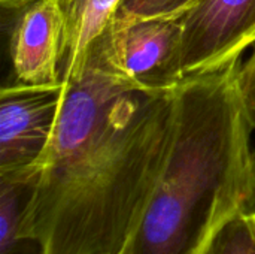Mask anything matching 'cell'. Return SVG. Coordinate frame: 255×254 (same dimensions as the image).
<instances>
[{
    "instance_id": "obj_8",
    "label": "cell",
    "mask_w": 255,
    "mask_h": 254,
    "mask_svg": "<svg viewBox=\"0 0 255 254\" xmlns=\"http://www.w3.org/2000/svg\"><path fill=\"white\" fill-rule=\"evenodd\" d=\"M123 0H60L64 18L61 82L79 75L94 40L106 30Z\"/></svg>"
},
{
    "instance_id": "obj_6",
    "label": "cell",
    "mask_w": 255,
    "mask_h": 254,
    "mask_svg": "<svg viewBox=\"0 0 255 254\" xmlns=\"http://www.w3.org/2000/svg\"><path fill=\"white\" fill-rule=\"evenodd\" d=\"M15 13L10 33L15 82L33 87L60 85L64 27L60 0H34Z\"/></svg>"
},
{
    "instance_id": "obj_5",
    "label": "cell",
    "mask_w": 255,
    "mask_h": 254,
    "mask_svg": "<svg viewBox=\"0 0 255 254\" xmlns=\"http://www.w3.org/2000/svg\"><path fill=\"white\" fill-rule=\"evenodd\" d=\"M63 82L33 87L13 82L0 91V172L39 165L63 102Z\"/></svg>"
},
{
    "instance_id": "obj_11",
    "label": "cell",
    "mask_w": 255,
    "mask_h": 254,
    "mask_svg": "<svg viewBox=\"0 0 255 254\" xmlns=\"http://www.w3.org/2000/svg\"><path fill=\"white\" fill-rule=\"evenodd\" d=\"M239 87L245 103V109L255 129V49L247 61L241 63Z\"/></svg>"
},
{
    "instance_id": "obj_2",
    "label": "cell",
    "mask_w": 255,
    "mask_h": 254,
    "mask_svg": "<svg viewBox=\"0 0 255 254\" xmlns=\"http://www.w3.org/2000/svg\"><path fill=\"white\" fill-rule=\"evenodd\" d=\"M241 63L173 88L164 166L123 254H199L229 217L255 211V129L239 87Z\"/></svg>"
},
{
    "instance_id": "obj_3",
    "label": "cell",
    "mask_w": 255,
    "mask_h": 254,
    "mask_svg": "<svg viewBox=\"0 0 255 254\" xmlns=\"http://www.w3.org/2000/svg\"><path fill=\"white\" fill-rule=\"evenodd\" d=\"M179 22L184 76L218 72L255 43V0H194Z\"/></svg>"
},
{
    "instance_id": "obj_12",
    "label": "cell",
    "mask_w": 255,
    "mask_h": 254,
    "mask_svg": "<svg viewBox=\"0 0 255 254\" xmlns=\"http://www.w3.org/2000/svg\"><path fill=\"white\" fill-rule=\"evenodd\" d=\"M31 1H34V0H0L1 7L6 9V10H10L13 13L18 12V10H21L24 6H27Z\"/></svg>"
},
{
    "instance_id": "obj_4",
    "label": "cell",
    "mask_w": 255,
    "mask_h": 254,
    "mask_svg": "<svg viewBox=\"0 0 255 254\" xmlns=\"http://www.w3.org/2000/svg\"><path fill=\"white\" fill-rule=\"evenodd\" d=\"M108 28L115 63L133 82L158 90L173 88L185 78L181 67L179 18H112Z\"/></svg>"
},
{
    "instance_id": "obj_9",
    "label": "cell",
    "mask_w": 255,
    "mask_h": 254,
    "mask_svg": "<svg viewBox=\"0 0 255 254\" xmlns=\"http://www.w3.org/2000/svg\"><path fill=\"white\" fill-rule=\"evenodd\" d=\"M199 254H255V211L229 217L212 232Z\"/></svg>"
},
{
    "instance_id": "obj_10",
    "label": "cell",
    "mask_w": 255,
    "mask_h": 254,
    "mask_svg": "<svg viewBox=\"0 0 255 254\" xmlns=\"http://www.w3.org/2000/svg\"><path fill=\"white\" fill-rule=\"evenodd\" d=\"M194 0H123L114 15L115 19L128 21L140 18H179Z\"/></svg>"
},
{
    "instance_id": "obj_7",
    "label": "cell",
    "mask_w": 255,
    "mask_h": 254,
    "mask_svg": "<svg viewBox=\"0 0 255 254\" xmlns=\"http://www.w3.org/2000/svg\"><path fill=\"white\" fill-rule=\"evenodd\" d=\"M39 175V165L0 172V254H46L45 244L25 222Z\"/></svg>"
},
{
    "instance_id": "obj_1",
    "label": "cell",
    "mask_w": 255,
    "mask_h": 254,
    "mask_svg": "<svg viewBox=\"0 0 255 254\" xmlns=\"http://www.w3.org/2000/svg\"><path fill=\"white\" fill-rule=\"evenodd\" d=\"M173 88L130 90L102 132L42 157L25 222L46 254L124 253L164 166Z\"/></svg>"
}]
</instances>
